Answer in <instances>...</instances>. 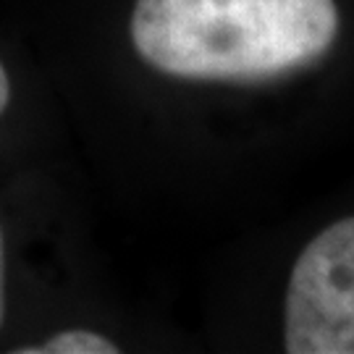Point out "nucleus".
Segmentation results:
<instances>
[{"label":"nucleus","instance_id":"nucleus-1","mask_svg":"<svg viewBox=\"0 0 354 354\" xmlns=\"http://www.w3.org/2000/svg\"><path fill=\"white\" fill-rule=\"evenodd\" d=\"M145 64L194 82H260L317 61L339 35L333 0H134Z\"/></svg>","mask_w":354,"mask_h":354},{"label":"nucleus","instance_id":"nucleus-2","mask_svg":"<svg viewBox=\"0 0 354 354\" xmlns=\"http://www.w3.org/2000/svg\"><path fill=\"white\" fill-rule=\"evenodd\" d=\"M283 349L354 354V215L320 231L291 268Z\"/></svg>","mask_w":354,"mask_h":354},{"label":"nucleus","instance_id":"nucleus-3","mask_svg":"<svg viewBox=\"0 0 354 354\" xmlns=\"http://www.w3.org/2000/svg\"><path fill=\"white\" fill-rule=\"evenodd\" d=\"M19 354H118V344L111 342L97 330L89 328H66L53 333L35 346H21Z\"/></svg>","mask_w":354,"mask_h":354},{"label":"nucleus","instance_id":"nucleus-4","mask_svg":"<svg viewBox=\"0 0 354 354\" xmlns=\"http://www.w3.org/2000/svg\"><path fill=\"white\" fill-rule=\"evenodd\" d=\"M8 105H11V76L0 61V115L8 111Z\"/></svg>","mask_w":354,"mask_h":354},{"label":"nucleus","instance_id":"nucleus-5","mask_svg":"<svg viewBox=\"0 0 354 354\" xmlns=\"http://www.w3.org/2000/svg\"><path fill=\"white\" fill-rule=\"evenodd\" d=\"M6 317V244H3V231H0V326Z\"/></svg>","mask_w":354,"mask_h":354}]
</instances>
